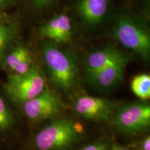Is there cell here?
I'll return each mask as SVG.
<instances>
[{"instance_id":"8992f818","label":"cell","mask_w":150,"mask_h":150,"mask_svg":"<svg viewBox=\"0 0 150 150\" xmlns=\"http://www.w3.org/2000/svg\"><path fill=\"white\" fill-rule=\"evenodd\" d=\"M66 106L61 95L47 86L40 94L18 107L28 121L37 123L61 115Z\"/></svg>"},{"instance_id":"7c38bea8","label":"cell","mask_w":150,"mask_h":150,"mask_svg":"<svg viewBox=\"0 0 150 150\" xmlns=\"http://www.w3.org/2000/svg\"><path fill=\"white\" fill-rule=\"evenodd\" d=\"M125 55V54L123 52L111 46L105 47L90 52L83 61L85 76L98 72L122 58Z\"/></svg>"},{"instance_id":"8fae6325","label":"cell","mask_w":150,"mask_h":150,"mask_svg":"<svg viewBox=\"0 0 150 150\" xmlns=\"http://www.w3.org/2000/svg\"><path fill=\"white\" fill-rule=\"evenodd\" d=\"M110 0H77L76 12L81 20L89 26H97L106 18Z\"/></svg>"},{"instance_id":"6da1fadb","label":"cell","mask_w":150,"mask_h":150,"mask_svg":"<svg viewBox=\"0 0 150 150\" xmlns=\"http://www.w3.org/2000/svg\"><path fill=\"white\" fill-rule=\"evenodd\" d=\"M85 135V129L79 122L60 115L38 129L28 147L29 150H70L78 145Z\"/></svg>"},{"instance_id":"30bf717a","label":"cell","mask_w":150,"mask_h":150,"mask_svg":"<svg viewBox=\"0 0 150 150\" xmlns=\"http://www.w3.org/2000/svg\"><path fill=\"white\" fill-rule=\"evenodd\" d=\"M38 33L56 43H67L72 37V25L70 18L65 14H60L43 24L39 28Z\"/></svg>"},{"instance_id":"52a82bcc","label":"cell","mask_w":150,"mask_h":150,"mask_svg":"<svg viewBox=\"0 0 150 150\" xmlns=\"http://www.w3.org/2000/svg\"><path fill=\"white\" fill-rule=\"evenodd\" d=\"M120 102L103 97L79 95L74 99L70 108L76 116L86 120L109 122Z\"/></svg>"},{"instance_id":"277c9868","label":"cell","mask_w":150,"mask_h":150,"mask_svg":"<svg viewBox=\"0 0 150 150\" xmlns=\"http://www.w3.org/2000/svg\"><path fill=\"white\" fill-rule=\"evenodd\" d=\"M46 80L40 67L35 64L22 74L8 75L3 84V94L13 105L19 106L34 98L46 88Z\"/></svg>"},{"instance_id":"9a60e30c","label":"cell","mask_w":150,"mask_h":150,"mask_svg":"<svg viewBox=\"0 0 150 150\" xmlns=\"http://www.w3.org/2000/svg\"><path fill=\"white\" fill-rule=\"evenodd\" d=\"M132 93L141 101L147 102L150 98V76L140 74L133 77L131 81Z\"/></svg>"},{"instance_id":"7402d4cb","label":"cell","mask_w":150,"mask_h":150,"mask_svg":"<svg viewBox=\"0 0 150 150\" xmlns=\"http://www.w3.org/2000/svg\"><path fill=\"white\" fill-rule=\"evenodd\" d=\"M0 9H1V8H0Z\"/></svg>"},{"instance_id":"e0dca14e","label":"cell","mask_w":150,"mask_h":150,"mask_svg":"<svg viewBox=\"0 0 150 150\" xmlns=\"http://www.w3.org/2000/svg\"><path fill=\"white\" fill-rule=\"evenodd\" d=\"M129 147L133 150H150V136L147 135L140 139L135 140L129 144Z\"/></svg>"},{"instance_id":"ffe728a7","label":"cell","mask_w":150,"mask_h":150,"mask_svg":"<svg viewBox=\"0 0 150 150\" xmlns=\"http://www.w3.org/2000/svg\"><path fill=\"white\" fill-rule=\"evenodd\" d=\"M8 19H10V18H9L8 15L5 13L4 12H3V11L0 9V22L4 21V20H8Z\"/></svg>"},{"instance_id":"d6986e66","label":"cell","mask_w":150,"mask_h":150,"mask_svg":"<svg viewBox=\"0 0 150 150\" xmlns=\"http://www.w3.org/2000/svg\"><path fill=\"white\" fill-rule=\"evenodd\" d=\"M109 150H133L129 147H124L117 143H112L110 145Z\"/></svg>"},{"instance_id":"5bb4252c","label":"cell","mask_w":150,"mask_h":150,"mask_svg":"<svg viewBox=\"0 0 150 150\" xmlns=\"http://www.w3.org/2000/svg\"><path fill=\"white\" fill-rule=\"evenodd\" d=\"M20 34L18 23L11 19L0 22V67L8 50L16 42Z\"/></svg>"},{"instance_id":"44dd1931","label":"cell","mask_w":150,"mask_h":150,"mask_svg":"<svg viewBox=\"0 0 150 150\" xmlns=\"http://www.w3.org/2000/svg\"><path fill=\"white\" fill-rule=\"evenodd\" d=\"M13 0H0V8L2 9L3 8L8 4V3H10L11 1H12Z\"/></svg>"},{"instance_id":"4fadbf2b","label":"cell","mask_w":150,"mask_h":150,"mask_svg":"<svg viewBox=\"0 0 150 150\" xmlns=\"http://www.w3.org/2000/svg\"><path fill=\"white\" fill-rule=\"evenodd\" d=\"M13 105L0 93V145H5L16 134L18 117Z\"/></svg>"},{"instance_id":"ac0fdd59","label":"cell","mask_w":150,"mask_h":150,"mask_svg":"<svg viewBox=\"0 0 150 150\" xmlns=\"http://www.w3.org/2000/svg\"><path fill=\"white\" fill-rule=\"evenodd\" d=\"M31 1L35 6L38 8H42V7L47 6L49 4L53 2L54 0H31Z\"/></svg>"},{"instance_id":"3957f363","label":"cell","mask_w":150,"mask_h":150,"mask_svg":"<svg viewBox=\"0 0 150 150\" xmlns=\"http://www.w3.org/2000/svg\"><path fill=\"white\" fill-rule=\"evenodd\" d=\"M108 122L120 134L138 136L147 132L150 127V106L145 101L120 103Z\"/></svg>"},{"instance_id":"2e32d148","label":"cell","mask_w":150,"mask_h":150,"mask_svg":"<svg viewBox=\"0 0 150 150\" xmlns=\"http://www.w3.org/2000/svg\"><path fill=\"white\" fill-rule=\"evenodd\" d=\"M110 146L107 140H99L86 144L76 150H109Z\"/></svg>"},{"instance_id":"ba28073f","label":"cell","mask_w":150,"mask_h":150,"mask_svg":"<svg viewBox=\"0 0 150 150\" xmlns=\"http://www.w3.org/2000/svg\"><path fill=\"white\" fill-rule=\"evenodd\" d=\"M130 61V56L125 54L122 58L98 72L86 76V80L90 85L97 90L104 91L112 88L122 81Z\"/></svg>"},{"instance_id":"9c48e42d","label":"cell","mask_w":150,"mask_h":150,"mask_svg":"<svg viewBox=\"0 0 150 150\" xmlns=\"http://www.w3.org/2000/svg\"><path fill=\"white\" fill-rule=\"evenodd\" d=\"M16 44L6 54L1 64V67L8 75L24 74L36 64L31 49L22 43Z\"/></svg>"},{"instance_id":"5b68a950","label":"cell","mask_w":150,"mask_h":150,"mask_svg":"<svg viewBox=\"0 0 150 150\" xmlns=\"http://www.w3.org/2000/svg\"><path fill=\"white\" fill-rule=\"evenodd\" d=\"M113 35L122 45L144 60L150 55V35L147 27L140 20L125 13L118 17L113 28Z\"/></svg>"},{"instance_id":"7a4b0ae2","label":"cell","mask_w":150,"mask_h":150,"mask_svg":"<svg viewBox=\"0 0 150 150\" xmlns=\"http://www.w3.org/2000/svg\"><path fill=\"white\" fill-rule=\"evenodd\" d=\"M42 53L49 79L56 88L54 91L68 97L74 95L79 86V70L76 56L51 43L43 45Z\"/></svg>"}]
</instances>
